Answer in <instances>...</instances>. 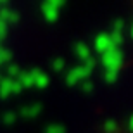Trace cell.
<instances>
[{"label": "cell", "instance_id": "obj_2", "mask_svg": "<svg viewBox=\"0 0 133 133\" xmlns=\"http://www.w3.org/2000/svg\"><path fill=\"white\" fill-rule=\"evenodd\" d=\"M90 74H92V71H90L88 68H85L83 64L76 66V68H71L68 73H66V83H68L69 87H74V85L81 83V81H87V79L90 78Z\"/></svg>", "mask_w": 133, "mask_h": 133}, {"label": "cell", "instance_id": "obj_8", "mask_svg": "<svg viewBox=\"0 0 133 133\" xmlns=\"http://www.w3.org/2000/svg\"><path fill=\"white\" fill-rule=\"evenodd\" d=\"M74 54H76V57H78L79 61H88L90 57H92V50H90V47L87 43H76L74 45Z\"/></svg>", "mask_w": 133, "mask_h": 133}, {"label": "cell", "instance_id": "obj_6", "mask_svg": "<svg viewBox=\"0 0 133 133\" xmlns=\"http://www.w3.org/2000/svg\"><path fill=\"white\" fill-rule=\"evenodd\" d=\"M50 85V76L43 71H33V87L36 88H47Z\"/></svg>", "mask_w": 133, "mask_h": 133}, {"label": "cell", "instance_id": "obj_11", "mask_svg": "<svg viewBox=\"0 0 133 133\" xmlns=\"http://www.w3.org/2000/svg\"><path fill=\"white\" fill-rule=\"evenodd\" d=\"M66 68V61L64 59H55L54 62H52V69H54L55 73H62Z\"/></svg>", "mask_w": 133, "mask_h": 133}, {"label": "cell", "instance_id": "obj_1", "mask_svg": "<svg viewBox=\"0 0 133 133\" xmlns=\"http://www.w3.org/2000/svg\"><path fill=\"white\" fill-rule=\"evenodd\" d=\"M123 61H124V55H123V50L121 49H112L102 54V66L104 69H109V71H119V68L123 66Z\"/></svg>", "mask_w": 133, "mask_h": 133}, {"label": "cell", "instance_id": "obj_13", "mask_svg": "<svg viewBox=\"0 0 133 133\" xmlns=\"http://www.w3.org/2000/svg\"><path fill=\"white\" fill-rule=\"evenodd\" d=\"M104 130H105L107 133H116L119 130V126H118V123H116V121H105Z\"/></svg>", "mask_w": 133, "mask_h": 133}, {"label": "cell", "instance_id": "obj_14", "mask_svg": "<svg viewBox=\"0 0 133 133\" xmlns=\"http://www.w3.org/2000/svg\"><path fill=\"white\" fill-rule=\"evenodd\" d=\"M118 74H119V71H109V69H105L104 71V79L109 81V83H112L114 79L118 78Z\"/></svg>", "mask_w": 133, "mask_h": 133}, {"label": "cell", "instance_id": "obj_20", "mask_svg": "<svg viewBox=\"0 0 133 133\" xmlns=\"http://www.w3.org/2000/svg\"><path fill=\"white\" fill-rule=\"evenodd\" d=\"M0 68H2V64H0Z\"/></svg>", "mask_w": 133, "mask_h": 133}, {"label": "cell", "instance_id": "obj_3", "mask_svg": "<svg viewBox=\"0 0 133 133\" xmlns=\"http://www.w3.org/2000/svg\"><path fill=\"white\" fill-rule=\"evenodd\" d=\"M23 92V87H21L16 79H10V78H2L0 79V97L2 99H7L9 95H14V94H19Z\"/></svg>", "mask_w": 133, "mask_h": 133}, {"label": "cell", "instance_id": "obj_12", "mask_svg": "<svg viewBox=\"0 0 133 133\" xmlns=\"http://www.w3.org/2000/svg\"><path fill=\"white\" fill-rule=\"evenodd\" d=\"M45 133H66V128L62 124H50V126H47Z\"/></svg>", "mask_w": 133, "mask_h": 133}, {"label": "cell", "instance_id": "obj_18", "mask_svg": "<svg viewBox=\"0 0 133 133\" xmlns=\"http://www.w3.org/2000/svg\"><path fill=\"white\" fill-rule=\"evenodd\" d=\"M45 2H49V4H52L54 7H57V9H59V7H62V5H64L66 0H45Z\"/></svg>", "mask_w": 133, "mask_h": 133}, {"label": "cell", "instance_id": "obj_15", "mask_svg": "<svg viewBox=\"0 0 133 133\" xmlns=\"http://www.w3.org/2000/svg\"><path fill=\"white\" fill-rule=\"evenodd\" d=\"M16 119H17V114H16V112H5L4 118H2V121H4L5 124H12Z\"/></svg>", "mask_w": 133, "mask_h": 133}, {"label": "cell", "instance_id": "obj_7", "mask_svg": "<svg viewBox=\"0 0 133 133\" xmlns=\"http://www.w3.org/2000/svg\"><path fill=\"white\" fill-rule=\"evenodd\" d=\"M40 112H42V104H30V105H24V107L21 109V116L26 119L36 118Z\"/></svg>", "mask_w": 133, "mask_h": 133}, {"label": "cell", "instance_id": "obj_5", "mask_svg": "<svg viewBox=\"0 0 133 133\" xmlns=\"http://www.w3.org/2000/svg\"><path fill=\"white\" fill-rule=\"evenodd\" d=\"M0 21L2 23H5V24H14V23H17L19 21V14L16 12V10H12L9 7V5H5V7H0Z\"/></svg>", "mask_w": 133, "mask_h": 133}, {"label": "cell", "instance_id": "obj_19", "mask_svg": "<svg viewBox=\"0 0 133 133\" xmlns=\"http://www.w3.org/2000/svg\"><path fill=\"white\" fill-rule=\"evenodd\" d=\"M9 0H0V7H5V4H7Z\"/></svg>", "mask_w": 133, "mask_h": 133}, {"label": "cell", "instance_id": "obj_10", "mask_svg": "<svg viewBox=\"0 0 133 133\" xmlns=\"http://www.w3.org/2000/svg\"><path fill=\"white\" fill-rule=\"evenodd\" d=\"M19 73H21V69L17 68L16 64H9V68H7V78L14 79V78H17V76H19Z\"/></svg>", "mask_w": 133, "mask_h": 133}, {"label": "cell", "instance_id": "obj_4", "mask_svg": "<svg viewBox=\"0 0 133 133\" xmlns=\"http://www.w3.org/2000/svg\"><path fill=\"white\" fill-rule=\"evenodd\" d=\"M94 49L97 50L100 55H102V54H105V52H109V50L116 49V45L112 43V40H111L109 33H100V35H97V36H95Z\"/></svg>", "mask_w": 133, "mask_h": 133}, {"label": "cell", "instance_id": "obj_9", "mask_svg": "<svg viewBox=\"0 0 133 133\" xmlns=\"http://www.w3.org/2000/svg\"><path fill=\"white\" fill-rule=\"evenodd\" d=\"M42 12H43L45 19L50 21V23H54V21L57 19V16H59V9L54 7L52 4H49V2H45V4L42 5Z\"/></svg>", "mask_w": 133, "mask_h": 133}, {"label": "cell", "instance_id": "obj_16", "mask_svg": "<svg viewBox=\"0 0 133 133\" xmlns=\"http://www.w3.org/2000/svg\"><path fill=\"white\" fill-rule=\"evenodd\" d=\"M124 28H126V24H124L123 19H118L116 23L112 24V31H119V33H124Z\"/></svg>", "mask_w": 133, "mask_h": 133}, {"label": "cell", "instance_id": "obj_17", "mask_svg": "<svg viewBox=\"0 0 133 133\" xmlns=\"http://www.w3.org/2000/svg\"><path fill=\"white\" fill-rule=\"evenodd\" d=\"M79 85H81V90H83V92H87V94L94 90V83H90V81H81Z\"/></svg>", "mask_w": 133, "mask_h": 133}]
</instances>
